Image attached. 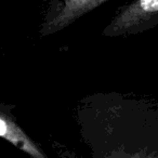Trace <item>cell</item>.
I'll use <instances>...</instances> for the list:
<instances>
[{"mask_svg": "<svg viewBox=\"0 0 158 158\" xmlns=\"http://www.w3.org/2000/svg\"><path fill=\"white\" fill-rule=\"evenodd\" d=\"M158 25V0H132L115 14L103 29L105 37L136 35Z\"/></svg>", "mask_w": 158, "mask_h": 158, "instance_id": "6da1fadb", "label": "cell"}, {"mask_svg": "<svg viewBox=\"0 0 158 158\" xmlns=\"http://www.w3.org/2000/svg\"><path fill=\"white\" fill-rule=\"evenodd\" d=\"M108 0H51L40 24V37L50 36L72 25Z\"/></svg>", "mask_w": 158, "mask_h": 158, "instance_id": "7a4b0ae2", "label": "cell"}, {"mask_svg": "<svg viewBox=\"0 0 158 158\" xmlns=\"http://www.w3.org/2000/svg\"><path fill=\"white\" fill-rule=\"evenodd\" d=\"M0 136L11 142L34 158H47L46 155L21 129L9 112L0 106Z\"/></svg>", "mask_w": 158, "mask_h": 158, "instance_id": "3957f363", "label": "cell"}, {"mask_svg": "<svg viewBox=\"0 0 158 158\" xmlns=\"http://www.w3.org/2000/svg\"><path fill=\"white\" fill-rule=\"evenodd\" d=\"M0 1H2V0H0Z\"/></svg>", "mask_w": 158, "mask_h": 158, "instance_id": "277c9868", "label": "cell"}]
</instances>
